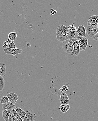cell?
Masks as SVG:
<instances>
[{
    "instance_id": "52a82bcc",
    "label": "cell",
    "mask_w": 98,
    "mask_h": 121,
    "mask_svg": "<svg viewBox=\"0 0 98 121\" xmlns=\"http://www.w3.org/2000/svg\"><path fill=\"white\" fill-rule=\"evenodd\" d=\"M86 29L84 25H78L77 30V34L78 37H85Z\"/></svg>"
},
{
    "instance_id": "f546056e",
    "label": "cell",
    "mask_w": 98,
    "mask_h": 121,
    "mask_svg": "<svg viewBox=\"0 0 98 121\" xmlns=\"http://www.w3.org/2000/svg\"><path fill=\"white\" fill-rule=\"evenodd\" d=\"M17 49V48H15V49H12V52H15Z\"/></svg>"
},
{
    "instance_id": "277c9868",
    "label": "cell",
    "mask_w": 98,
    "mask_h": 121,
    "mask_svg": "<svg viewBox=\"0 0 98 121\" xmlns=\"http://www.w3.org/2000/svg\"><path fill=\"white\" fill-rule=\"evenodd\" d=\"M25 117L23 121H35L36 116L35 112L33 110L30 109L26 112Z\"/></svg>"
},
{
    "instance_id": "2e32d148",
    "label": "cell",
    "mask_w": 98,
    "mask_h": 121,
    "mask_svg": "<svg viewBox=\"0 0 98 121\" xmlns=\"http://www.w3.org/2000/svg\"><path fill=\"white\" fill-rule=\"evenodd\" d=\"M66 34L68 39H76L74 34L71 31L69 30L67 27H66Z\"/></svg>"
},
{
    "instance_id": "44dd1931",
    "label": "cell",
    "mask_w": 98,
    "mask_h": 121,
    "mask_svg": "<svg viewBox=\"0 0 98 121\" xmlns=\"http://www.w3.org/2000/svg\"><path fill=\"white\" fill-rule=\"evenodd\" d=\"M9 102V99L7 96H3L1 97L0 103L1 104H5Z\"/></svg>"
},
{
    "instance_id": "83f0119b",
    "label": "cell",
    "mask_w": 98,
    "mask_h": 121,
    "mask_svg": "<svg viewBox=\"0 0 98 121\" xmlns=\"http://www.w3.org/2000/svg\"><path fill=\"white\" fill-rule=\"evenodd\" d=\"M56 13H57V11L54 10V9H51V15H53L55 14Z\"/></svg>"
},
{
    "instance_id": "1f68e13d",
    "label": "cell",
    "mask_w": 98,
    "mask_h": 121,
    "mask_svg": "<svg viewBox=\"0 0 98 121\" xmlns=\"http://www.w3.org/2000/svg\"><path fill=\"white\" fill-rule=\"evenodd\" d=\"M97 27H98V25H97Z\"/></svg>"
},
{
    "instance_id": "3957f363",
    "label": "cell",
    "mask_w": 98,
    "mask_h": 121,
    "mask_svg": "<svg viewBox=\"0 0 98 121\" xmlns=\"http://www.w3.org/2000/svg\"><path fill=\"white\" fill-rule=\"evenodd\" d=\"M77 39L79 41L80 51H85L88 44V39L87 37H78Z\"/></svg>"
},
{
    "instance_id": "e0dca14e",
    "label": "cell",
    "mask_w": 98,
    "mask_h": 121,
    "mask_svg": "<svg viewBox=\"0 0 98 121\" xmlns=\"http://www.w3.org/2000/svg\"><path fill=\"white\" fill-rule=\"evenodd\" d=\"M17 34L15 32H11L8 35V38L12 41H13L16 40V39Z\"/></svg>"
},
{
    "instance_id": "484cf974",
    "label": "cell",
    "mask_w": 98,
    "mask_h": 121,
    "mask_svg": "<svg viewBox=\"0 0 98 121\" xmlns=\"http://www.w3.org/2000/svg\"><path fill=\"white\" fill-rule=\"evenodd\" d=\"M22 49H17L16 50V51H15V53H16V54L17 55V54H20V53H22Z\"/></svg>"
},
{
    "instance_id": "4316f807",
    "label": "cell",
    "mask_w": 98,
    "mask_h": 121,
    "mask_svg": "<svg viewBox=\"0 0 98 121\" xmlns=\"http://www.w3.org/2000/svg\"><path fill=\"white\" fill-rule=\"evenodd\" d=\"M92 39L95 41H98V32L92 38Z\"/></svg>"
},
{
    "instance_id": "9a60e30c",
    "label": "cell",
    "mask_w": 98,
    "mask_h": 121,
    "mask_svg": "<svg viewBox=\"0 0 98 121\" xmlns=\"http://www.w3.org/2000/svg\"><path fill=\"white\" fill-rule=\"evenodd\" d=\"M70 108V106L69 104H61L59 107V109L62 113L68 112Z\"/></svg>"
},
{
    "instance_id": "8992f818",
    "label": "cell",
    "mask_w": 98,
    "mask_h": 121,
    "mask_svg": "<svg viewBox=\"0 0 98 121\" xmlns=\"http://www.w3.org/2000/svg\"><path fill=\"white\" fill-rule=\"evenodd\" d=\"M98 23V15H95L91 16L89 18L87 22L88 26L96 27Z\"/></svg>"
},
{
    "instance_id": "ffe728a7",
    "label": "cell",
    "mask_w": 98,
    "mask_h": 121,
    "mask_svg": "<svg viewBox=\"0 0 98 121\" xmlns=\"http://www.w3.org/2000/svg\"><path fill=\"white\" fill-rule=\"evenodd\" d=\"M12 113H13V114L14 116L15 117V118H16V119L18 121H23V119H22L21 118V117L19 115L17 114V113L16 112V111H15V109H13V110H12Z\"/></svg>"
},
{
    "instance_id": "30bf717a",
    "label": "cell",
    "mask_w": 98,
    "mask_h": 121,
    "mask_svg": "<svg viewBox=\"0 0 98 121\" xmlns=\"http://www.w3.org/2000/svg\"><path fill=\"white\" fill-rule=\"evenodd\" d=\"M80 48L78 40L76 41L74 44V49L71 54V55H78L80 52Z\"/></svg>"
},
{
    "instance_id": "f1b7e54d",
    "label": "cell",
    "mask_w": 98,
    "mask_h": 121,
    "mask_svg": "<svg viewBox=\"0 0 98 121\" xmlns=\"http://www.w3.org/2000/svg\"><path fill=\"white\" fill-rule=\"evenodd\" d=\"M8 42L7 41H5L4 42V45H5V48H6V47H7V45L8 44Z\"/></svg>"
},
{
    "instance_id": "7c38bea8",
    "label": "cell",
    "mask_w": 98,
    "mask_h": 121,
    "mask_svg": "<svg viewBox=\"0 0 98 121\" xmlns=\"http://www.w3.org/2000/svg\"><path fill=\"white\" fill-rule=\"evenodd\" d=\"M6 65L3 62H0V76L3 77L6 73Z\"/></svg>"
},
{
    "instance_id": "4dcf8cb0",
    "label": "cell",
    "mask_w": 98,
    "mask_h": 121,
    "mask_svg": "<svg viewBox=\"0 0 98 121\" xmlns=\"http://www.w3.org/2000/svg\"><path fill=\"white\" fill-rule=\"evenodd\" d=\"M16 55V54L15 52H12V55L13 56H15Z\"/></svg>"
},
{
    "instance_id": "5b68a950",
    "label": "cell",
    "mask_w": 98,
    "mask_h": 121,
    "mask_svg": "<svg viewBox=\"0 0 98 121\" xmlns=\"http://www.w3.org/2000/svg\"><path fill=\"white\" fill-rule=\"evenodd\" d=\"M86 31L88 35L90 37H93L98 32V28L97 26H88L86 28Z\"/></svg>"
},
{
    "instance_id": "cb8c5ba5",
    "label": "cell",
    "mask_w": 98,
    "mask_h": 121,
    "mask_svg": "<svg viewBox=\"0 0 98 121\" xmlns=\"http://www.w3.org/2000/svg\"><path fill=\"white\" fill-rule=\"evenodd\" d=\"M9 121H19L15 118L12 112H11L9 116Z\"/></svg>"
},
{
    "instance_id": "d4e9b609",
    "label": "cell",
    "mask_w": 98,
    "mask_h": 121,
    "mask_svg": "<svg viewBox=\"0 0 98 121\" xmlns=\"http://www.w3.org/2000/svg\"><path fill=\"white\" fill-rule=\"evenodd\" d=\"M9 48H10V49H15V48H16V45H15V44L13 42V41L12 42H11L9 43V44L8 45Z\"/></svg>"
},
{
    "instance_id": "603a6c76",
    "label": "cell",
    "mask_w": 98,
    "mask_h": 121,
    "mask_svg": "<svg viewBox=\"0 0 98 121\" xmlns=\"http://www.w3.org/2000/svg\"><path fill=\"white\" fill-rule=\"evenodd\" d=\"M69 88V86L67 84H65L61 88V90H60L63 93H64L68 90Z\"/></svg>"
},
{
    "instance_id": "9c48e42d",
    "label": "cell",
    "mask_w": 98,
    "mask_h": 121,
    "mask_svg": "<svg viewBox=\"0 0 98 121\" xmlns=\"http://www.w3.org/2000/svg\"><path fill=\"white\" fill-rule=\"evenodd\" d=\"M7 96L9 99V102L14 104H15L19 97L16 94L13 93H11L7 94Z\"/></svg>"
},
{
    "instance_id": "5bb4252c",
    "label": "cell",
    "mask_w": 98,
    "mask_h": 121,
    "mask_svg": "<svg viewBox=\"0 0 98 121\" xmlns=\"http://www.w3.org/2000/svg\"><path fill=\"white\" fill-rule=\"evenodd\" d=\"M15 110L17 114L21 117V118L23 119L25 118L26 116V113L22 109H21L20 108H15Z\"/></svg>"
},
{
    "instance_id": "ba28073f",
    "label": "cell",
    "mask_w": 98,
    "mask_h": 121,
    "mask_svg": "<svg viewBox=\"0 0 98 121\" xmlns=\"http://www.w3.org/2000/svg\"><path fill=\"white\" fill-rule=\"evenodd\" d=\"M60 100L61 104H69L70 102L68 95L65 93H62L61 94Z\"/></svg>"
},
{
    "instance_id": "7402d4cb",
    "label": "cell",
    "mask_w": 98,
    "mask_h": 121,
    "mask_svg": "<svg viewBox=\"0 0 98 121\" xmlns=\"http://www.w3.org/2000/svg\"><path fill=\"white\" fill-rule=\"evenodd\" d=\"M4 51L5 53L9 55H12V49L9 48H6L4 49Z\"/></svg>"
},
{
    "instance_id": "ac0fdd59",
    "label": "cell",
    "mask_w": 98,
    "mask_h": 121,
    "mask_svg": "<svg viewBox=\"0 0 98 121\" xmlns=\"http://www.w3.org/2000/svg\"><path fill=\"white\" fill-rule=\"evenodd\" d=\"M5 81L3 77L0 76V91H2L5 87Z\"/></svg>"
},
{
    "instance_id": "7a4b0ae2",
    "label": "cell",
    "mask_w": 98,
    "mask_h": 121,
    "mask_svg": "<svg viewBox=\"0 0 98 121\" xmlns=\"http://www.w3.org/2000/svg\"><path fill=\"white\" fill-rule=\"evenodd\" d=\"M77 40V39H68L63 42L62 46L64 51L66 53L71 55L74 49V43Z\"/></svg>"
},
{
    "instance_id": "4fadbf2b",
    "label": "cell",
    "mask_w": 98,
    "mask_h": 121,
    "mask_svg": "<svg viewBox=\"0 0 98 121\" xmlns=\"http://www.w3.org/2000/svg\"><path fill=\"white\" fill-rule=\"evenodd\" d=\"M12 110H6L2 111V116L5 121H9V116Z\"/></svg>"
},
{
    "instance_id": "d6986e66",
    "label": "cell",
    "mask_w": 98,
    "mask_h": 121,
    "mask_svg": "<svg viewBox=\"0 0 98 121\" xmlns=\"http://www.w3.org/2000/svg\"><path fill=\"white\" fill-rule=\"evenodd\" d=\"M74 23H73L72 25L69 26L67 27L69 30L72 31V33L74 34V35H76V34L77 33V30L76 27L74 26Z\"/></svg>"
},
{
    "instance_id": "6da1fadb",
    "label": "cell",
    "mask_w": 98,
    "mask_h": 121,
    "mask_svg": "<svg viewBox=\"0 0 98 121\" xmlns=\"http://www.w3.org/2000/svg\"><path fill=\"white\" fill-rule=\"evenodd\" d=\"M56 38L60 42H63L68 39L66 34V27L61 24L57 28L56 33Z\"/></svg>"
},
{
    "instance_id": "8fae6325",
    "label": "cell",
    "mask_w": 98,
    "mask_h": 121,
    "mask_svg": "<svg viewBox=\"0 0 98 121\" xmlns=\"http://www.w3.org/2000/svg\"><path fill=\"white\" fill-rule=\"evenodd\" d=\"M16 108L14 104L8 102L7 103L4 104L3 105V110H13Z\"/></svg>"
}]
</instances>
